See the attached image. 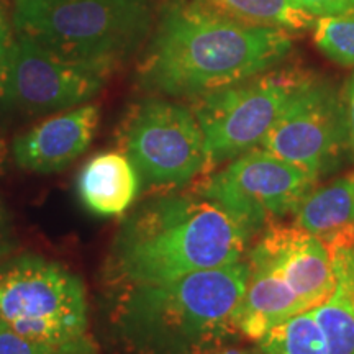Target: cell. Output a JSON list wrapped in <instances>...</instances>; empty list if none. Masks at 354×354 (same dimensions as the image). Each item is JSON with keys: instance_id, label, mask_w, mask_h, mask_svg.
Returning <instances> with one entry per match:
<instances>
[{"instance_id": "6da1fadb", "label": "cell", "mask_w": 354, "mask_h": 354, "mask_svg": "<svg viewBox=\"0 0 354 354\" xmlns=\"http://www.w3.org/2000/svg\"><path fill=\"white\" fill-rule=\"evenodd\" d=\"M292 48L286 30L243 24L203 0H166L138 82L153 94L190 100L276 69Z\"/></svg>"}, {"instance_id": "7a4b0ae2", "label": "cell", "mask_w": 354, "mask_h": 354, "mask_svg": "<svg viewBox=\"0 0 354 354\" xmlns=\"http://www.w3.org/2000/svg\"><path fill=\"white\" fill-rule=\"evenodd\" d=\"M253 233L215 202L192 192H165L130 214L107 259L115 284H162L245 259Z\"/></svg>"}, {"instance_id": "3957f363", "label": "cell", "mask_w": 354, "mask_h": 354, "mask_svg": "<svg viewBox=\"0 0 354 354\" xmlns=\"http://www.w3.org/2000/svg\"><path fill=\"white\" fill-rule=\"evenodd\" d=\"M248 264L205 269L162 284L123 287L112 322L131 354H196L238 331Z\"/></svg>"}, {"instance_id": "277c9868", "label": "cell", "mask_w": 354, "mask_h": 354, "mask_svg": "<svg viewBox=\"0 0 354 354\" xmlns=\"http://www.w3.org/2000/svg\"><path fill=\"white\" fill-rule=\"evenodd\" d=\"M154 0H13V33L57 56L112 71L151 37Z\"/></svg>"}, {"instance_id": "5b68a950", "label": "cell", "mask_w": 354, "mask_h": 354, "mask_svg": "<svg viewBox=\"0 0 354 354\" xmlns=\"http://www.w3.org/2000/svg\"><path fill=\"white\" fill-rule=\"evenodd\" d=\"M248 282L238 331L259 339L272 326L330 297L335 272L328 248L295 223H274L245 256Z\"/></svg>"}, {"instance_id": "8992f818", "label": "cell", "mask_w": 354, "mask_h": 354, "mask_svg": "<svg viewBox=\"0 0 354 354\" xmlns=\"http://www.w3.org/2000/svg\"><path fill=\"white\" fill-rule=\"evenodd\" d=\"M0 320L19 333L57 348L91 344L82 279L37 254L0 263Z\"/></svg>"}, {"instance_id": "52a82bcc", "label": "cell", "mask_w": 354, "mask_h": 354, "mask_svg": "<svg viewBox=\"0 0 354 354\" xmlns=\"http://www.w3.org/2000/svg\"><path fill=\"white\" fill-rule=\"evenodd\" d=\"M307 73L272 69L190 99L202 128L209 171L259 148Z\"/></svg>"}, {"instance_id": "ba28073f", "label": "cell", "mask_w": 354, "mask_h": 354, "mask_svg": "<svg viewBox=\"0 0 354 354\" xmlns=\"http://www.w3.org/2000/svg\"><path fill=\"white\" fill-rule=\"evenodd\" d=\"M122 148L146 187H183L209 172L196 115L167 97H148L133 107L123 123Z\"/></svg>"}, {"instance_id": "9c48e42d", "label": "cell", "mask_w": 354, "mask_h": 354, "mask_svg": "<svg viewBox=\"0 0 354 354\" xmlns=\"http://www.w3.org/2000/svg\"><path fill=\"white\" fill-rule=\"evenodd\" d=\"M317 180L259 146L225 162L194 190L240 220L254 236L294 214Z\"/></svg>"}, {"instance_id": "30bf717a", "label": "cell", "mask_w": 354, "mask_h": 354, "mask_svg": "<svg viewBox=\"0 0 354 354\" xmlns=\"http://www.w3.org/2000/svg\"><path fill=\"white\" fill-rule=\"evenodd\" d=\"M261 148L317 179L331 174L351 149L344 95L328 79L307 74Z\"/></svg>"}, {"instance_id": "8fae6325", "label": "cell", "mask_w": 354, "mask_h": 354, "mask_svg": "<svg viewBox=\"0 0 354 354\" xmlns=\"http://www.w3.org/2000/svg\"><path fill=\"white\" fill-rule=\"evenodd\" d=\"M110 73L66 59L15 35L0 81V104L25 115H53L81 107L104 88Z\"/></svg>"}, {"instance_id": "7c38bea8", "label": "cell", "mask_w": 354, "mask_h": 354, "mask_svg": "<svg viewBox=\"0 0 354 354\" xmlns=\"http://www.w3.org/2000/svg\"><path fill=\"white\" fill-rule=\"evenodd\" d=\"M99 123L100 110L91 102L53 115L13 140V161L37 174L63 171L91 148Z\"/></svg>"}, {"instance_id": "4fadbf2b", "label": "cell", "mask_w": 354, "mask_h": 354, "mask_svg": "<svg viewBox=\"0 0 354 354\" xmlns=\"http://www.w3.org/2000/svg\"><path fill=\"white\" fill-rule=\"evenodd\" d=\"M140 176L125 153L92 156L77 176V194L92 215L113 218L130 210L140 192Z\"/></svg>"}, {"instance_id": "5bb4252c", "label": "cell", "mask_w": 354, "mask_h": 354, "mask_svg": "<svg viewBox=\"0 0 354 354\" xmlns=\"http://www.w3.org/2000/svg\"><path fill=\"white\" fill-rule=\"evenodd\" d=\"M292 215V223L317 236L328 250L354 246V172L313 189Z\"/></svg>"}, {"instance_id": "9a60e30c", "label": "cell", "mask_w": 354, "mask_h": 354, "mask_svg": "<svg viewBox=\"0 0 354 354\" xmlns=\"http://www.w3.org/2000/svg\"><path fill=\"white\" fill-rule=\"evenodd\" d=\"M225 15L243 24L279 28L294 33L308 28L315 19L299 10L292 0H203Z\"/></svg>"}, {"instance_id": "2e32d148", "label": "cell", "mask_w": 354, "mask_h": 354, "mask_svg": "<svg viewBox=\"0 0 354 354\" xmlns=\"http://www.w3.org/2000/svg\"><path fill=\"white\" fill-rule=\"evenodd\" d=\"M313 25V39L318 50L333 63L354 68V12L322 17Z\"/></svg>"}, {"instance_id": "e0dca14e", "label": "cell", "mask_w": 354, "mask_h": 354, "mask_svg": "<svg viewBox=\"0 0 354 354\" xmlns=\"http://www.w3.org/2000/svg\"><path fill=\"white\" fill-rule=\"evenodd\" d=\"M0 354H94L92 344L79 348H57L19 333L0 320Z\"/></svg>"}, {"instance_id": "ac0fdd59", "label": "cell", "mask_w": 354, "mask_h": 354, "mask_svg": "<svg viewBox=\"0 0 354 354\" xmlns=\"http://www.w3.org/2000/svg\"><path fill=\"white\" fill-rule=\"evenodd\" d=\"M292 3L312 19L354 12V0H292Z\"/></svg>"}, {"instance_id": "d6986e66", "label": "cell", "mask_w": 354, "mask_h": 354, "mask_svg": "<svg viewBox=\"0 0 354 354\" xmlns=\"http://www.w3.org/2000/svg\"><path fill=\"white\" fill-rule=\"evenodd\" d=\"M17 245H19V241H17L12 214L8 212L2 198H0V263L10 258Z\"/></svg>"}, {"instance_id": "ffe728a7", "label": "cell", "mask_w": 354, "mask_h": 354, "mask_svg": "<svg viewBox=\"0 0 354 354\" xmlns=\"http://www.w3.org/2000/svg\"><path fill=\"white\" fill-rule=\"evenodd\" d=\"M344 104H346V115H348V125H349V140H351V153L354 158V73L349 77L344 88Z\"/></svg>"}, {"instance_id": "44dd1931", "label": "cell", "mask_w": 354, "mask_h": 354, "mask_svg": "<svg viewBox=\"0 0 354 354\" xmlns=\"http://www.w3.org/2000/svg\"><path fill=\"white\" fill-rule=\"evenodd\" d=\"M12 35H10V28H8V24L3 17V13L0 12V81H2V71H3V64H6V56H7V50L8 44H10Z\"/></svg>"}, {"instance_id": "7402d4cb", "label": "cell", "mask_w": 354, "mask_h": 354, "mask_svg": "<svg viewBox=\"0 0 354 354\" xmlns=\"http://www.w3.org/2000/svg\"><path fill=\"white\" fill-rule=\"evenodd\" d=\"M196 354H258L256 349H245L236 346H225V344H218V346H212L198 351Z\"/></svg>"}, {"instance_id": "603a6c76", "label": "cell", "mask_w": 354, "mask_h": 354, "mask_svg": "<svg viewBox=\"0 0 354 354\" xmlns=\"http://www.w3.org/2000/svg\"><path fill=\"white\" fill-rule=\"evenodd\" d=\"M0 165H2V149H0Z\"/></svg>"}]
</instances>
